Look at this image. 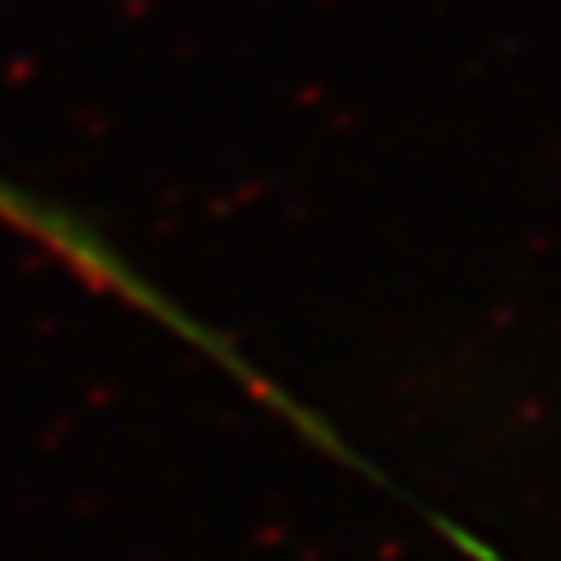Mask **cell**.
I'll return each instance as SVG.
<instances>
[{
	"label": "cell",
	"mask_w": 561,
	"mask_h": 561,
	"mask_svg": "<svg viewBox=\"0 0 561 561\" xmlns=\"http://www.w3.org/2000/svg\"><path fill=\"white\" fill-rule=\"evenodd\" d=\"M128 5H142V0H128Z\"/></svg>",
	"instance_id": "cell-1"
}]
</instances>
